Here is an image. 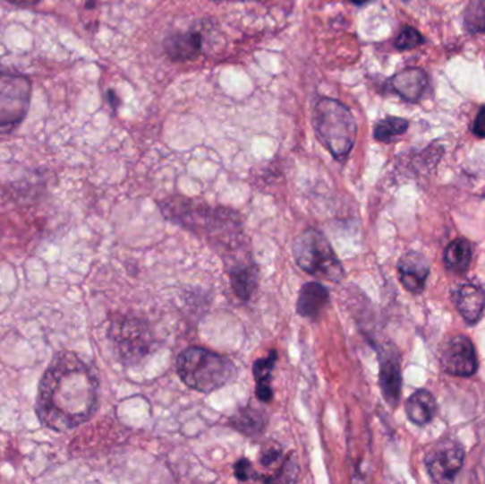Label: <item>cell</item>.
I'll return each mask as SVG.
<instances>
[{
  "instance_id": "1",
  "label": "cell",
  "mask_w": 485,
  "mask_h": 484,
  "mask_svg": "<svg viewBox=\"0 0 485 484\" xmlns=\"http://www.w3.org/2000/svg\"><path fill=\"white\" fill-rule=\"evenodd\" d=\"M96 372L72 351H60L38 384L36 413L43 427L67 432L91 419L98 405Z\"/></svg>"
},
{
  "instance_id": "2",
  "label": "cell",
  "mask_w": 485,
  "mask_h": 484,
  "mask_svg": "<svg viewBox=\"0 0 485 484\" xmlns=\"http://www.w3.org/2000/svg\"><path fill=\"white\" fill-rule=\"evenodd\" d=\"M176 371L186 386L202 393H215L237 378L232 359L200 347L182 352L176 359Z\"/></svg>"
},
{
  "instance_id": "3",
  "label": "cell",
  "mask_w": 485,
  "mask_h": 484,
  "mask_svg": "<svg viewBox=\"0 0 485 484\" xmlns=\"http://www.w3.org/2000/svg\"><path fill=\"white\" fill-rule=\"evenodd\" d=\"M315 133L332 157L345 160L355 145L356 121L351 109L338 99H321L312 116Z\"/></svg>"
},
{
  "instance_id": "4",
  "label": "cell",
  "mask_w": 485,
  "mask_h": 484,
  "mask_svg": "<svg viewBox=\"0 0 485 484\" xmlns=\"http://www.w3.org/2000/svg\"><path fill=\"white\" fill-rule=\"evenodd\" d=\"M293 253L300 269L315 279L339 283L345 276L331 243L317 229H307L301 233L293 246Z\"/></svg>"
},
{
  "instance_id": "5",
  "label": "cell",
  "mask_w": 485,
  "mask_h": 484,
  "mask_svg": "<svg viewBox=\"0 0 485 484\" xmlns=\"http://www.w3.org/2000/svg\"><path fill=\"white\" fill-rule=\"evenodd\" d=\"M31 82L26 75L0 72V133L21 125L30 107Z\"/></svg>"
},
{
  "instance_id": "6",
  "label": "cell",
  "mask_w": 485,
  "mask_h": 484,
  "mask_svg": "<svg viewBox=\"0 0 485 484\" xmlns=\"http://www.w3.org/2000/svg\"><path fill=\"white\" fill-rule=\"evenodd\" d=\"M464 464V449L455 440L446 439L431 447L426 456V469L438 483L453 481Z\"/></svg>"
},
{
  "instance_id": "7",
  "label": "cell",
  "mask_w": 485,
  "mask_h": 484,
  "mask_svg": "<svg viewBox=\"0 0 485 484\" xmlns=\"http://www.w3.org/2000/svg\"><path fill=\"white\" fill-rule=\"evenodd\" d=\"M440 364L441 368L450 376H474L479 368V361L472 340L464 335L451 338L441 351Z\"/></svg>"
},
{
  "instance_id": "8",
  "label": "cell",
  "mask_w": 485,
  "mask_h": 484,
  "mask_svg": "<svg viewBox=\"0 0 485 484\" xmlns=\"http://www.w3.org/2000/svg\"><path fill=\"white\" fill-rule=\"evenodd\" d=\"M379 385L383 398L392 408L397 406L402 393V369L395 350H383L380 354Z\"/></svg>"
},
{
  "instance_id": "9",
  "label": "cell",
  "mask_w": 485,
  "mask_h": 484,
  "mask_svg": "<svg viewBox=\"0 0 485 484\" xmlns=\"http://www.w3.org/2000/svg\"><path fill=\"white\" fill-rule=\"evenodd\" d=\"M111 340L123 359L142 357L147 350V337L144 327L133 321H123L111 328Z\"/></svg>"
},
{
  "instance_id": "10",
  "label": "cell",
  "mask_w": 485,
  "mask_h": 484,
  "mask_svg": "<svg viewBox=\"0 0 485 484\" xmlns=\"http://www.w3.org/2000/svg\"><path fill=\"white\" fill-rule=\"evenodd\" d=\"M400 281L411 293H421L430 274V263L419 252H407L397 263Z\"/></svg>"
},
{
  "instance_id": "11",
  "label": "cell",
  "mask_w": 485,
  "mask_h": 484,
  "mask_svg": "<svg viewBox=\"0 0 485 484\" xmlns=\"http://www.w3.org/2000/svg\"><path fill=\"white\" fill-rule=\"evenodd\" d=\"M389 82L393 91L409 103H417L429 87L428 74L416 67L402 70Z\"/></svg>"
},
{
  "instance_id": "12",
  "label": "cell",
  "mask_w": 485,
  "mask_h": 484,
  "mask_svg": "<svg viewBox=\"0 0 485 484\" xmlns=\"http://www.w3.org/2000/svg\"><path fill=\"white\" fill-rule=\"evenodd\" d=\"M329 304V291L318 281H310L301 287L297 300V313L308 320H317Z\"/></svg>"
},
{
  "instance_id": "13",
  "label": "cell",
  "mask_w": 485,
  "mask_h": 484,
  "mask_svg": "<svg viewBox=\"0 0 485 484\" xmlns=\"http://www.w3.org/2000/svg\"><path fill=\"white\" fill-rule=\"evenodd\" d=\"M202 35L199 31L174 33L164 41L165 53L174 62L193 60L202 52Z\"/></svg>"
},
{
  "instance_id": "14",
  "label": "cell",
  "mask_w": 485,
  "mask_h": 484,
  "mask_svg": "<svg viewBox=\"0 0 485 484\" xmlns=\"http://www.w3.org/2000/svg\"><path fill=\"white\" fill-rule=\"evenodd\" d=\"M455 306L470 324L479 323L485 310V293L474 284H464L455 296Z\"/></svg>"
},
{
  "instance_id": "15",
  "label": "cell",
  "mask_w": 485,
  "mask_h": 484,
  "mask_svg": "<svg viewBox=\"0 0 485 484\" xmlns=\"http://www.w3.org/2000/svg\"><path fill=\"white\" fill-rule=\"evenodd\" d=\"M436 412H438L436 398L426 389L416 391L411 398L407 399L406 415L416 427H424L430 423Z\"/></svg>"
},
{
  "instance_id": "16",
  "label": "cell",
  "mask_w": 485,
  "mask_h": 484,
  "mask_svg": "<svg viewBox=\"0 0 485 484\" xmlns=\"http://www.w3.org/2000/svg\"><path fill=\"white\" fill-rule=\"evenodd\" d=\"M278 352L271 350L267 357L257 359L253 365V376L256 379V396L261 402H270L273 399V388H271V376L274 367L277 364Z\"/></svg>"
},
{
  "instance_id": "17",
  "label": "cell",
  "mask_w": 485,
  "mask_h": 484,
  "mask_svg": "<svg viewBox=\"0 0 485 484\" xmlns=\"http://www.w3.org/2000/svg\"><path fill=\"white\" fill-rule=\"evenodd\" d=\"M230 281L233 290L237 294L240 300L247 301L253 296L259 283V273L254 264L239 263L230 267Z\"/></svg>"
},
{
  "instance_id": "18",
  "label": "cell",
  "mask_w": 485,
  "mask_h": 484,
  "mask_svg": "<svg viewBox=\"0 0 485 484\" xmlns=\"http://www.w3.org/2000/svg\"><path fill=\"white\" fill-rule=\"evenodd\" d=\"M472 259V243L465 239H455L447 246L445 263L448 270L455 273H464Z\"/></svg>"
},
{
  "instance_id": "19",
  "label": "cell",
  "mask_w": 485,
  "mask_h": 484,
  "mask_svg": "<svg viewBox=\"0 0 485 484\" xmlns=\"http://www.w3.org/2000/svg\"><path fill=\"white\" fill-rule=\"evenodd\" d=\"M232 427L240 430L247 436H257L266 428V415L261 411L253 408H242L230 419Z\"/></svg>"
},
{
  "instance_id": "20",
  "label": "cell",
  "mask_w": 485,
  "mask_h": 484,
  "mask_svg": "<svg viewBox=\"0 0 485 484\" xmlns=\"http://www.w3.org/2000/svg\"><path fill=\"white\" fill-rule=\"evenodd\" d=\"M407 128H409V123L404 118L387 117V118H383V120L376 124L373 135H375L376 140L382 141V143H392L400 135H404Z\"/></svg>"
},
{
  "instance_id": "21",
  "label": "cell",
  "mask_w": 485,
  "mask_h": 484,
  "mask_svg": "<svg viewBox=\"0 0 485 484\" xmlns=\"http://www.w3.org/2000/svg\"><path fill=\"white\" fill-rule=\"evenodd\" d=\"M464 28L468 33H485V0H472L464 12Z\"/></svg>"
},
{
  "instance_id": "22",
  "label": "cell",
  "mask_w": 485,
  "mask_h": 484,
  "mask_svg": "<svg viewBox=\"0 0 485 484\" xmlns=\"http://www.w3.org/2000/svg\"><path fill=\"white\" fill-rule=\"evenodd\" d=\"M423 43L424 38L421 36V31L407 26V28L400 31V35L397 36L396 41H395V46H396L397 50L404 52V50H412V48H419Z\"/></svg>"
},
{
  "instance_id": "23",
  "label": "cell",
  "mask_w": 485,
  "mask_h": 484,
  "mask_svg": "<svg viewBox=\"0 0 485 484\" xmlns=\"http://www.w3.org/2000/svg\"><path fill=\"white\" fill-rule=\"evenodd\" d=\"M256 471H253V466L247 459H240L236 464H234V474L240 481H249L251 479H256L254 476Z\"/></svg>"
},
{
  "instance_id": "24",
  "label": "cell",
  "mask_w": 485,
  "mask_h": 484,
  "mask_svg": "<svg viewBox=\"0 0 485 484\" xmlns=\"http://www.w3.org/2000/svg\"><path fill=\"white\" fill-rule=\"evenodd\" d=\"M281 457H283V452H281L280 447H267V449H264L263 452H261V466H274V464H277L278 462H281Z\"/></svg>"
},
{
  "instance_id": "25",
  "label": "cell",
  "mask_w": 485,
  "mask_h": 484,
  "mask_svg": "<svg viewBox=\"0 0 485 484\" xmlns=\"http://www.w3.org/2000/svg\"><path fill=\"white\" fill-rule=\"evenodd\" d=\"M475 135L480 138H485V106L480 109L475 117L474 126H472Z\"/></svg>"
},
{
  "instance_id": "26",
  "label": "cell",
  "mask_w": 485,
  "mask_h": 484,
  "mask_svg": "<svg viewBox=\"0 0 485 484\" xmlns=\"http://www.w3.org/2000/svg\"><path fill=\"white\" fill-rule=\"evenodd\" d=\"M11 4H21V6H30V4H36L40 2V0H7Z\"/></svg>"
},
{
  "instance_id": "27",
  "label": "cell",
  "mask_w": 485,
  "mask_h": 484,
  "mask_svg": "<svg viewBox=\"0 0 485 484\" xmlns=\"http://www.w3.org/2000/svg\"><path fill=\"white\" fill-rule=\"evenodd\" d=\"M353 4H356V6H362V4H368L370 0H351Z\"/></svg>"
}]
</instances>
